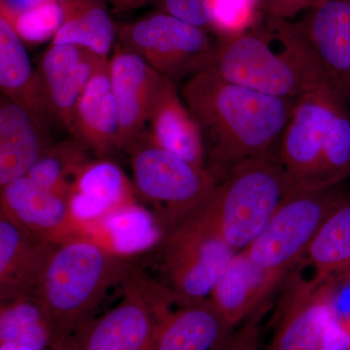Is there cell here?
<instances>
[{
	"instance_id": "obj_34",
	"label": "cell",
	"mask_w": 350,
	"mask_h": 350,
	"mask_svg": "<svg viewBox=\"0 0 350 350\" xmlns=\"http://www.w3.org/2000/svg\"><path fill=\"white\" fill-rule=\"evenodd\" d=\"M51 0H0V11L20 13L42 5Z\"/></svg>"
},
{
	"instance_id": "obj_16",
	"label": "cell",
	"mask_w": 350,
	"mask_h": 350,
	"mask_svg": "<svg viewBox=\"0 0 350 350\" xmlns=\"http://www.w3.org/2000/svg\"><path fill=\"white\" fill-rule=\"evenodd\" d=\"M103 57L80 46L51 44L38 69L55 122L69 133L76 103Z\"/></svg>"
},
{
	"instance_id": "obj_5",
	"label": "cell",
	"mask_w": 350,
	"mask_h": 350,
	"mask_svg": "<svg viewBox=\"0 0 350 350\" xmlns=\"http://www.w3.org/2000/svg\"><path fill=\"white\" fill-rule=\"evenodd\" d=\"M286 194L280 155L256 157L219 182L206 209L219 236L239 253L261 234Z\"/></svg>"
},
{
	"instance_id": "obj_30",
	"label": "cell",
	"mask_w": 350,
	"mask_h": 350,
	"mask_svg": "<svg viewBox=\"0 0 350 350\" xmlns=\"http://www.w3.org/2000/svg\"><path fill=\"white\" fill-rule=\"evenodd\" d=\"M265 14L252 0H218L208 32L217 41L238 38L256 27Z\"/></svg>"
},
{
	"instance_id": "obj_28",
	"label": "cell",
	"mask_w": 350,
	"mask_h": 350,
	"mask_svg": "<svg viewBox=\"0 0 350 350\" xmlns=\"http://www.w3.org/2000/svg\"><path fill=\"white\" fill-rule=\"evenodd\" d=\"M89 152L75 138L52 144L27 176L55 194L69 200L78 175L92 161Z\"/></svg>"
},
{
	"instance_id": "obj_9",
	"label": "cell",
	"mask_w": 350,
	"mask_h": 350,
	"mask_svg": "<svg viewBox=\"0 0 350 350\" xmlns=\"http://www.w3.org/2000/svg\"><path fill=\"white\" fill-rule=\"evenodd\" d=\"M117 39L120 47L175 83L208 69L216 49L206 29L163 11L122 25Z\"/></svg>"
},
{
	"instance_id": "obj_12",
	"label": "cell",
	"mask_w": 350,
	"mask_h": 350,
	"mask_svg": "<svg viewBox=\"0 0 350 350\" xmlns=\"http://www.w3.org/2000/svg\"><path fill=\"white\" fill-rule=\"evenodd\" d=\"M109 72L121 148L128 153L146 133L149 118L170 79L118 44L109 59Z\"/></svg>"
},
{
	"instance_id": "obj_35",
	"label": "cell",
	"mask_w": 350,
	"mask_h": 350,
	"mask_svg": "<svg viewBox=\"0 0 350 350\" xmlns=\"http://www.w3.org/2000/svg\"><path fill=\"white\" fill-rule=\"evenodd\" d=\"M103 2H107L115 9L116 11H130L135 10V9L140 8L144 6L145 4L149 3L152 0H103Z\"/></svg>"
},
{
	"instance_id": "obj_27",
	"label": "cell",
	"mask_w": 350,
	"mask_h": 350,
	"mask_svg": "<svg viewBox=\"0 0 350 350\" xmlns=\"http://www.w3.org/2000/svg\"><path fill=\"white\" fill-rule=\"evenodd\" d=\"M107 245L118 254L149 250L163 239V232L150 211L137 204L122 207L100 221Z\"/></svg>"
},
{
	"instance_id": "obj_24",
	"label": "cell",
	"mask_w": 350,
	"mask_h": 350,
	"mask_svg": "<svg viewBox=\"0 0 350 350\" xmlns=\"http://www.w3.org/2000/svg\"><path fill=\"white\" fill-rule=\"evenodd\" d=\"M63 24L51 44H68L108 59L118 34L103 0H59Z\"/></svg>"
},
{
	"instance_id": "obj_10",
	"label": "cell",
	"mask_w": 350,
	"mask_h": 350,
	"mask_svg": "<svg viewBox=\"0 0 350 350\" xmlns=\"http://www.w3.org/2000/svg\"><path fill=\"white\" fill-rule=\"evenodd\" d=\"M159 286L133 271L121 301L89 320L61 350H153Z\"/></svg>"
},
{
	"instance_id": "obj_6",
	"label": "cell",
	"mask_w": 350,
	"mask_h": 350,
	"mask_svg": "<svg viewBox=\"0 0 350 350\" xmlns=\"http://www.w3.org/2000/svg\"><path fill=\"white\" fill-rule=\"evenodd\" d=\"M128 153L135 194L151 207L163 238L199 213L217 187L206 167L157 146L146 133Z\"/></svg>"
},
{
	"instance_id": "obj_8",
	"label": "cell",
	"mask_w": 350,
	"mask_h": 350,
	"mask_svg": "<svg viewBox=\"0 0 350 350\" xmlns=\"http://www.w3.org/2000/svg\"><path fill=\"white\" fill-rule=\"evenodd\" d=\"M160 247L165 287L182 304L206 300L237 254L219 236L206 206L167 236Z\"/></svg>"
},
{
	"instance_id": "obj_14",
	"label": "cell",
	"mask_w": 350,
	"mask_h": 350,
	"mask_svg": "<svg viewBox=\"0 0 350 350\" xmlns=\"http://www.w3.org/2000/svg\"><path fill=\"white\" fill-rule=\"evenodd\" d=\"M170 306L156 310L153 350H223L236 330L209 298Z\"/></svg>"
},
{
	"instance_id": "obj_22",
	"label": "cell",
	"mask_w": 350,
	"mask_h": 350,
	"mask_svg": "<svg viewBox=\"0 0 350 350\" xmlns=\"http://www.w3.org/2000/svg\"><path fill=\"white\" fill-rule=\"evenodd\" d=\"M0 89L2 96L24 105L46 123L55 122L38 70L13 27L0 17Z\"/></svg>"
},
{
	"instance_id": "obj_32",
	"label": "cell",
	"mask_w": 350,
	"mask_h": 350,
	"mask_svg": "<svg viewBox=\"0 0 350 350\" xmlns=\"http://www.w3.org/2000/svg\"><path fill=\"white\" fill-rule=\"evenodd\" d=\"M268 310L269 303H267L251 313L241 327L234 330L223 350H260L262 320Z\"/></svg>"
},
{
	"instance_id": "obj_13",
	"label": "cell",
	"mask_w": 350,
	"mask_h": 350,
	"mask_svg": "<svg viewBox=\"0 0 350 350\" xmlns=\"http://www.w3.org/2000/svg\"><path fill=\"white\" fill-rule=\"evenodd\" d=\"M0 213L38 238L56 245L89 236L86 225L75 217L68 200L27 175L1 186Z\"/></svg>"
},
{
	"instance_id": "obj_37",
	"label": "cell",
	"mask_w": 350,
	"mask_h": 350,
	"mask_svg": "<svg viewBox=\"0 0 350 350\" xmlns=\"http://www.w3.org/2000/svg\"><path fill=\"white\" fill-rule=\"evenodd\" d=\"M0 350H36L31 347H23V345L4 344L0 345Z\"/></svg>"
},
{
	"instance_id": "obj_25",
	"label": "cell",
	"mask_w": 350,
	"mask_h": 350,
	"mask_svg": "<svg viewBox=\"0 0 350 350\" xmlns=\"http://www.w3.org/2000/svg\"><path fill=\"white\" fill-rule=\"evenodd\" d=\"M305 256L314 269L312 282L321 285L350 273V200L338 207L320 227Z\"/></svg>"
},
{
	"instance_id": "obj_39",
	"label": "cell",
	"mask_w": 350,
	"mask_h": 350,
	"mask_svg": "<svg viewBox=\"0 0 350 350\" xmlns=\"http://www.w3.org/2000/svg\"><path fill=\"white\" fill-rule=\"evenodd\" d=\"M344 278H345V280H350V273L349 275H345Z\"/></svg>"
},
{
	"instance_id": "obj_21",
	"label": "cell",
	"mask_w": 350,
	"mask_h": 350,
	"mask_svg": "<svg viewBox=\"0 0 350 350\" xmlns=\"http://www.w3.org/2000/svg\"><path fill=\"white\" fill-rule=\"evenodd\" d=\"M146 133L157 146L189 163L206 167V153L199 125L177 91L176 83L172 80L167 82L154 107Z\"/></svg>"
},
{
	"instance_id": "obj_2",
	"label": "cell",
	"mask_w": 350,
	"mask_h": 350,
	"mask_svg": "<svg viewBox=\"0 0 350 350\" xmlns=\"http://www.w3.org/2000/svg\"><path fill=\"white\" fill-rule=\"evenodd\" d=\"M208 69L227 81L284 100L329 86L300 23L267 15L243 36L216 40Z\"/></svg>"
},
{
	"instance_id": "obj_11",
	"label": "cell",
	"mask_w": 350,
	"mask_h": 350,
	"mask_svg": "<svg viewBox=\"0 0 350 350\" xmlns=\"http://www.w3.org/2000/svg\"><path fill=\"white\" fill-rule=\"evenodd\" d=\"M337 280L315 285L298 271L288 278L273 319L269 350H326L327 337L336 321Z\"/></svg>"
},
{
	"instance_id": "obj_7",
	"label": "cell",
	"mask_w": 350,
	"mask_h": 350,
	"mask_svg": "<svg viewBox=\"0 0 350 350\" xmlns=\"http://www.w3.org/2000/svg\"><path fill=\"white\" fill-rule=\"evenodd\" d=\"M349 200L345 182L287 193L261 234L244 253L275 289L295 262L305 256L326 219Z\"/></svg>"
},
{
	"instance_id": "obj_36",
	"label": "cell",
	"mask_w": 350,
	"mask_h": 350,
	"mask_svg": "<svg viewBox=\"0 0 350 350\" xmlns=\"http://www.w3.org/2000/svg\"><path fill=\"white\" fill-rule=\"evenodd\" d=\"M338 324L345 338V350H350V314L338 320Z\"/></svg>"
},
{
	"instance_id": "obj_23",
	"label": "cell",
	"mask_w": 350,
	"mask_h": 350,
	"mask_svg": "<svg viewBox=\"0 0 350 350\" xmlns=\"http://www.w3.org/2000/svg\"><path fill=\"white\" fill-rule=\"evenodd\" d=\"M273 288L246 256L237 253L214 286L209 299L234 328L269 303Z\"/></svg>"
},
{
	"instance_id": "obj_15",
	"label": "cell",
	"mask_w": 350,
	"mask_h": 350,
	"mask_svg": "<svg viewBox=\"0 0 350 350\" xmlns=\"http://www.w3.org/2000/svg\"><path fill=\"white\" fill-rule=\"evenodd\" d=\"M56 246L0 213V304L38 296Z\"/></svg>"
},
{
	"instance_id": "obj_26",
	"label": "cell",
	"mask_w": 350,
	"mask_h": 350,
	"mask_svg": "<svg viewBox=\"0 0 350 350\" xmlns=\"http://www.w3.org/2000/svg\"><path fill=\"white\" fill-rule=\"evenodd\" d=\"M52 328L38 296L24 297L0 305V345L43 350L52 342Z\"/></svg>"
},
{
	"instance_id": "obj_38",
	"label": "cell",
	"mask_w": 350,
	"mask_h": 350,
	"mask_svg": "<svg viewBox=\"0 0 350 350\" xmlns=\"http://www.w3.org/2000/svg\"><path fill=\"white\" fill-rule=\"evenodd\" d=\"M253 2H255V3L257 4L258 6L260 7L261 5V0H252ZM261 9V8H260Z\"/></svg>"
},
{
	"instance_id": "obj_20",
	"label": "cell",
	"mask_w": 350,
	"mask_h": 350,
	"mask_svg": "<svg viewBox=\"0 0 350 350\" xmlns=\"http://www.w3.org/2000/svg\"><path fill=\"white\" fill-rule=\"evenodd\" d=\"M137 198L133 182L123 170L111 161L98 159L83 167L68 200L75 217L87 226L137 204Z\"/></svg>"
},
{
	"instance_id": "obj_31",
	"label": "cell",
	"mask_w": 350,
	"mask_h": 350,
	"mask_svg": "<svg viewBox=\"0 0 350 350\" xmlns=\"http://www.w3.org/2000/svg\"><path fill=\"white\" fill-rule=\"evenodd\" d=\"M162 11L208 31L218 0H160Z\"/></svg>"
},
{
	"instance_id": "obj_3",
	"label": "cell",
	"mask_w": 350,
	"mask_h": 350,
	"mask_svg": "<svg viewBox=\"0 0 350 350\" xmlns=\"http://www.w3.org/2000/svg\"><path fill=\"white\" fill-rule=\"evenodd\" d=\"M133 269L124 255L90 236L57 244L38 296L52 328L50 350H61L93 319L108 290L125 282Z\"/></svg>"
},
{
	"instance_id": "obj_4",
	"label": "cell",
	"mask_w": 350,
	"mask_h": 350,
	"mask_svg": "<svg viewBox=\"0 0 350 350\" xmlns=\"http://www.w3.org/2000/svg\"><path fill=\"white\" fill-rule=\"evenodd\" d=\"M280 159L287 193L331 187L350 178L349 105L326 86L295 101Z\"/></svg>"
},
{
	"instance_id": "obj_29",
	"label": "cell",
	"mask_w": 350,
	"mask_h": 350,
	"mask_svg": "<svg viewBox=\"0 0 350 350\" xmlns=\"http://www.w3.org/2000/svg\"><path fill=\"white\" fill-rule=\"evenodd\" d=\"M25 44H39L54 38L63 24L64 10L59 0L20 13L0 11Z\"/></svg>"
},
{
	"instance_id": "obj_33",
	"label": "cell",
	"mask_w": 350,
	"mask_h": 350,
	"mask_svg": "<svg viewBox=\"0 0 350 350\" xmlns=\"http://www.w3.org/2000/svg\"><path fill=\"white\" fill-rule=\"evenodd\" d=\"M327 0H261V11L265 15L278 19L289 20L305 10H314Z\"/></svg>"
},
{
	"instance_id": "obj_18",
	"label": "cell",
	"mask_w": 350,
	"mask_h": 350,
	"mask_svg": "<svg viewBox=\"0 0 350 350\" xmlns=\"http://www.w3.org/2000/svg\"><path fill=\"white\" fill-rule=\"evenodd\" d=\"M71 135L98 159L108 160L122 151L109 59L101 62L76 103Z\"/></svg>"
},
{
	"instance_id": "obj_1",
	"label": "cell",
	"mask_w": 350,
	"mask_h": 350,
	"mask_svg": "<svg viewBox=\"0 0 350 350\" xmlns=\"http://www.w3.org/2000/svg\"><path fill=\"white\" fill-rule=\"evenodd\" d=\"M180 94L199 125L206 169L218 183L250 159L280 155L296 100L227 81L211 69L189 77Z\"/></svg>"
},
{
	"instance_id": "obj_19",
	"label": "cell",
	"mask_w": 350,
	"mask_h": 350,
	"mask_svg": "<svg viewBox=\"0 0 350 350\" xmlns=\"http://www.w3.org/2000/svg\"><path fill=\"white\" fill-rule=\"evenodd\" d=\"M46 122L2 96L0 103V186L27 176L51 146Z\"/></svg>"
},
{
	"instance_id": "obj_17",
	"label": "cell",
	"mask_w": 350,
	"mask_h": 350,
	"mask_svg": "<svg viewBox=\"0 0 350 350\" xmlns=\"http://www.w3.org/2000/svg\"><path fill=\"white\" fill-rule=\"evenodd\" d=\"M300 24L329 86L350 105V0H327Z\"/></svg>"
}]
</instances>
